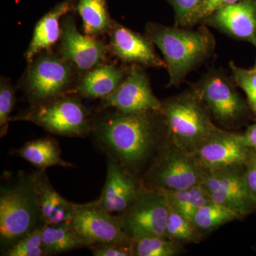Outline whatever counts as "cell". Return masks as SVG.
<instances>
[{
    "label": "cell",
    "mask_w": 256,
    "mask_h": 256,
    "mask_svg": "<svg viewBox=\"0 0 256 256\" xmlns=\"http://www.w3.org/2000/svg\"><path fill=\"white\" fill-rule=\"evenodd\" d=\"M42 242L48 256L58 255L86 248L70 223L44 224L42 228Z\"/></svg>",
    "instance_id": "obj_23"
},
{
    "label": "cell",
    "mask_w": 256,
    "mask_h": 256,
    "mask_svg": "<svg viewBox=\"0 0 256 256\" xmlns=\"http://www.w3.org/2000/svg\"><path fill=\"white\" fill-rule=\"evenodd\" d=\"M76 11V0H64L56 5L36 23L33 36L24 57L28 64L42 52L52 50L60 41L62 36V18Z\"/></svg>",
    "instance_id": "obj_18"
},
{
    "label": "cell",
    "mask_w": 256,
    "mask_h": 256,
    "mask_svg": "<svg viewBox=\"0 0 256 256\" xmlns=\"http://www.w3.org/2000/svg\"><path fill=\"white\" fill-rule=\"evenodd\" d=\"M244 168L206 173L202 184L212 202L228 207L242 217L256 210L244 181Z\"/></svg>",
    "instance_id": "obj_15"
},
{
    "label": "cell",
    "mask_w": 256,
    "mask_h": 256,
    "mask_svg": "<svg viewBox=\"0 0 256 256\" xmlns=\"http://www.w3.org/2000/svg\"><path fill=\"white\" fill-rule=\"evenodd\" d=\"M109 52L122 63L152 68H166L164 60L156 54L148 36L132 31L114 21L108 34Z\"/></svg>",
    "instance_id": "obj_16"
},
{
    "label": "cell",
    "mask_w": 256,
    "mask_h": 256,
    "mask_svg": "<svg viewBox=\"0 0 256 256\" xmlns=\"http://www.w3.org/2000/svg\"><path fill=\"white\" fill-rule=\"evenodd\" d=\"M134 256H176L182 252V244L162 236L132 239Z\"/></svg>",
    "instance_id": "obj_26"
},
{
    "label": "cell",
    "mask_w": 256,
    "mask_h": 256,
    "mask_svg": "<svg viewBox=\"0 0 256 256\" xmlns=\"http://www.w3.org/2000/svg\"><path fill=\"white\" fill-rule=\"evenodd\" d=\"M70 224L87 248L132 242L124 232L122 216L111 214L96 202L74 204Z\"/></svg>",
    "instance_id": "obj_8"
},
{
    "label": "cell",
    "mask_w": 256,
    "mask_h": 256,
    "mask_svg": "<svg viewBox=\"0 0 256 256\" xmlns=\"http://www.w3.org/2000/svg\"><path fill=\"white\" fill-rule=\"evenodd\" d=\"M244 178L248 192L256 210V152L252 150L244 165Z\"/></svg>",
    "instance_id": "obj_34"
},
{
    "label": "cell",
    "mask_w": 256,
    "mask_h": 256,
    "mask_svg": "<svg viewBox=\"0 0 256 256\" xmlns=\"http://www.w3.org/2000/svg\"><path fill=\"white\" fill-rule=\"evenodd\" d=\"M94 256H134L132 242L129 244H109L89 248Z\"/></svg>",
    "instance_id": "obj_33"
},
{
    "label": "cell",
    "mask_w": 256,
    "mask_h": 256,
    "mask_svg": "<svg viewBox=\"0 0 256 256\" xmlns=\"http://www.w3.org/2000/svg\"><path fill=\"white\" fill-rule=\"evenodd\" d=\"M202 235L190 218L170 207L166 226V238L180 244L201 242Z\"/></svg>",
    "instance_id": "obj_27"
},
{
    "label": "cell",
    "mask_w": 256,
    "mask_h": 256,
    "mask_svg": "<svg viewBox=\"0 0 256 256\" xmlns=\"http://www.w3.org/2000/svg\"><path fill=\"white\" fill-rule=\"evenodd\" d=\"M76 11L82 18L86 34H108L112 28L114 20L111 18L106 0H76Z\"/></svg>",
    "instance_id": "obj_22"
},
{
    "label": "cell",
    "mask_w": 256,
    "mask_h": 256,
    "mask_svg": "<svg viewBox=\"0 0 256 256\" xmlns=\"http://www.w3.org/2000/svg\"><path fill=\"white\" fill-rule=\"evenodd\" d=\"M160 112L169 142L188 154L220 130L195 88L165 100Z\"/></svg>",
    "instance_id": "obj_3"
},
{
    "label": "cell",
    "mask_w": 256,
    "mask_h": 256,
    "mask_svg": "<svg viewBox=\"0 0 256 256\" xmlns=\"http://www.w3.org/2000/svg\"><path fill=\"white\" fill-rule=\"evenodd\" d=\"M146 186L137 176L114 160L108 158L106 182L96 203L111 214L122 215Z\"/></svg>",
    "instance_id": "obj_14"
},
{
    "label": "cell",
    "mask_w": 256,
    "mask_h": 256,
    "mask_svg": "<svg viewBox=\"0 0 256 256\" xmlns=\"http://www.w3.org/2000/svg\"><path fill=\"white\" fill-rule=\"evenodd\" d=\"M205 22L256 46V0H242L225 6Z\"/></svg>",
    "instance_id": "obj_17"
},
{
    "label": "cell",
    "mask_w": 256,
    "mask_h": 256,
    "mask_svg": "<svg viewBox=\"0 0 256 256\" xmlns=\"http://www.w3.org/2000/svg\"><path fill=\"white\" fill-rule=\"evenodd\" d=\"M234 82L245 92L248 102L256 117V68L245 69L229 64Z\"/></svg>",
    "instance_id": "obj_30"
},
{
    "label": "cell",
    "mask_w": 256,
    "mask_h": 256,
    "mask_svg": "<svg viewBox=\"0 0 256 256\" xmlns=\"http://www.w3.org/2000/svg\"><path fill=\"white\" fill-rule=\"evenodd\" d=\"M242 218L238 212L210 201L197 210L192 220L198 232L204 236L226 224Z\"/></svg>",
    "instance_id": "obj_24"
},
{
    "label": "cell",
    "mask_w": 256,
    "mask_h": 256,
    "mask_svg": "<svg viewBox=\"0 0 256 256\" xmlns=\"http://www.w3.org/2000/svg\"><path fill=\"white\" fill-rule=\"evenodd\" d=\"M44 225L32 174H20L0 190L2 254L20 239Z\"/></svg>",
    "instance_id": "obj_4"
},
{
    "label": "cell",
    "mask_w": 256,
    "mask_h": 256,
    "mask_svg": "<svg viewBox=\"0 0 256 256\" xmlns=\"http://www.w3.org/2000/svg\"><path fill=\"white\" fill-rule=\"evenodd\" d=\"M80 76L68 60L48 50L28 64L20 84L30 105L36 106L72 94Z\"/></svg>",
    "instance_id": "obj_5"
},
{
    "label": "cell",
    "mask_w": 256,
    "mask_h": 256,
    "mask_svg": "<svg viewBox=\"0 0 256 256\" xmlns=\"http://www.w3.org/2000/svg\"><path fill=\"white\" fill-rule=\"evenodd\" d=\"M15 152L34 166L37 170H45L54 166L63 168L73 166L62 159L60 144L50 136L28 141L16 150Z\"/></svg>",
    "instance_id": "obj_21"
},
{
    "label": "cell",
    "mask_w": 256,
    "mask_h": 256,
    "mask_svg": "<svg viewBox=\"0 0 256 256\" xmlns=\"http://www.w3.org/2000/svg\"><path fill=\"white\" fill-rule=\"evenodd\" d=\"M62 36L58 54L72 64L79 74L106 63L108 45L98 36L84 35L78 31L72 15L62 18Z\"/></svg>",
    "instance_id": "obj_10"
},
{
    "label": "cell",
    "mask_w": 256,
    "mask_h": 256,
    "mask_svg": "<svg viewBox=\"0 0 256 256\" xmlns=\"http://www.w3.org/2000/svg\"><path fill=\"white\" fill-rule=\"evenodd\" d=\"M78 94H68L36 106L15 116L10 122L26 121L36 124L55 136L86 138L92 134V116Z\"/></svg>",
    "instance_id": "obj_6"
},
{
    "label": "cell",
    "mask_w": 256,
    "mask_h": 256,
    "mask_svg": "<svg viewBox=\"0 0 256 256\" xmlns=\"http://www.w3.org/2000/svg\"><path fill=\"white\" fill-rule=\"evenodd\" d=\"M42 227L25 236L5 250L4 256H48L42 242Z\"/></svg>",
    "instance_id": "obj_28"
},
{
    "label": "cell",
    "mask_w": 256,
    "mask_h": 256,
    "mask_svg": "<svg viewBox=\"0 0 256 256\" xmlns=\"http://www.w3.org/2000/svg\"><path fill=\"white\" fill-rule=\"evenodd\" d=\"M162 106V102L154 96L146 72L140 66L132 64L124 82L114 94L101 100L97 111L112 108L124 114L160 112Z\"/></svg>",
    "instance_id": "obj_11"
},
{
    "label": "cell",
    "mask_w": 256,
    "mask_h": 256,
    "mask_svg": "<svg viewBox=\"0 0 256 256\" xmlns=\"http://www.w3.org/2000/svg\"><path fill=\"white\" fill-rule=\"evenodd\" d=\"M92 116V134L97 146L134 175L158 148L164 124L160 112L124 114L112 108Z\"/></svg>",
    "instance_id": "obj_1"
},
{
    "label": "cell",
    "mask_w": 256,
    "mask_h": 256,
    "mask_svg": "<svg viewBox=\"0 0 256 256\" xmlns=\"http://www.w3.org/2000/svg\"><path fill=\"white\" fill-rule=\"evenodd\" d=\"M146 35L161 50L169 74V86H178L191 70L210 56L215 46L205 26L196 30L150 22Z\"/></svg>",
    "instance_id": "obj_2"
},
{
    "label": "cell",
    "mask_w": 256,
    "mask_h": 256,
    "mask_svg": "<svg viewBox=\"0 0 256 256\" xmlns=\"http://www.w3.org/2000/svg\"><path fill=\"white\" fill-rule=\"evenodd\" d=\"M240 1L242 0H202L200 6L190 18L188 26L205 22L218 10Z\"/></svg>",
    "instance_id": "obj_31"
},
{
    "label": "cell",
    "mask_w": 256,
    "mask_h": 256,
    "mask_svg": "<svg viewBox=\"0 0 256 256\" xmlns=\"http://www.w3.org/2000/svg\"><path fill=\"white\" fill-rule=\"evenodd\" d=\"M206 175L192 154L169 142L153 160L143 184L148 188L181 191L202 184Z\"/></svg>",
    "instance_id": "obj_7"
},
{
    "label": "cell",
    "mask_w": 256,
    "mask_h": 256,
    "mask_svg": "<svg viewBox=\"0 0 256 256\" xmlns=\"http://www.w3.org/2000/svg\"><path fill=\"white\" fill-rule=\"evenodd\" d=\"M195 88L210 114L222 124H234L246 110L233 82L220 72H210Z\"/></svg>",
    "instance_id": "obj_13"
},
{
    "label": "cell",
    "mask_w": 256,
    "mask_h": 256,
    "mask_svg": "<svg viewBox=\"0 0 256 256\" xmlns=\"http://www.w3.org/2000/svg\"><path fill=\"white\" fill-rule=\"evenodd\" d=\"M130 67L105 63L80 75L72 94L89 99H104L114 94L126 78Z\"/></svg>",
    "instance_id": "obj_19"
},
{
    "label": "cell",
    "mask_w": 256,
    "mask_h": 256,
    "mask_svg": "<svg viewBox=\"0 0 256 256\" xmlns=\"http://www.w3.org/2000/svg\"><path fill=\"white\" fill-rule=\"evenodd\" d=\"M44 224L70 223L74 203L67 201L50 184L45 170L32 173Z\"/></svg>",
    "instance_id": "obj_20"
},
{
    "label": "cell",
    "mask_w": 256,
    "mask_h": 256,
    "mask_svg": "<svg viewBox=\"0 0 256 256\" xmlns=\"http://www.w3.org/2000/svg\"><path fill=\"white\" fill-rule=\"evenodd\" d=\"M170 207L162 192L144 188L137 201L122 216L124 232L131 239L144 236L166 238Z\"/></svg>",
    "instance_id": "obj_9"
},
{
    "label": "cell",
    "mask_w": 256,
    "mask_h": 256,
    "mask_svg": "<svg viewBox=\"0 0 256 256\" xmlns=\"http://www.w3.org/2000/svg\"><path fill=\"white\" fill-rule=\"evenodd\" d=\"M16 102L15 88L6 77L0 79V137L8 133L10 119Z\"/></svg>",
    "instance_id": "obj_29"
},
{
    "label": "cell",
    "mask_w": 256,
    "mask_h": 256,
    "mask_svg": "<svg viewBox=\"0 0 256 256\" xmlns=\"http://www.w3.org/2000/svg\"><path fill=\"white\" fill-rule=\"evenodd\" d=\"M172 208L192 220L197 210L212 201L210 194L202 184L181 191H164Z\"/></svg>",
    "instance_id": "obj_25"
},
{
    "label": "cell",
    "mask_w": 256,
    "mask_h": 256,
    "mask_svg": "<svg viewBox=\"0 0 256 256\" xmlns=\"http://www.w3.org/2000/svg\"><path fill=\"white\" fill-rule=\"evenodd\" d=\"M174 12L175 26H188L202 0H168Z\"/></svg>",
    "instance_id": "obj_32"
},
{
    "label": "cell",
    "mask_w": 256,
    "mask_h": 256,
    "mask_svg": "<svg viewBox=\"0 0 256 256\" xmlns=\"http://www.w3.org/2000/svg\"><path fill=\"white\" fill-rule=\"evenodd\" d=\"M254 68H256V62L255 66H254Z\"/></svg>",
    "instance_id": "obj_36"
},
{
    "label": "cell",
    "mask_w": 256,
    "mask_h": 256,
    "mask_svg": "<svg viewBox=\"0 0 256 256\" xmlns=\"http://www.w3.org/2000/svg\"><path fill=\"white\" fill-rule=\"evenodd\" d=\"M242 138L246 146L256 152V122L247 128L246 130L242 133Z\"/></svg>",
    "instance_id": "obj_35"
},
{
    "label": "cell",
    "mask_w": 256,
    "mask_h": 256,
    "mask_svg": "<svg viewBox=\"0 0 256 256\" xmlns=\"http://www.w3.org/2000/svg\"><path fill=\"white\" fill-rule=\"evenodd\" d=\"M242 140V134L220 129L192 154L206 173L242 168L252 153Z\"/></svg>",
    "instance_id": "obj_12"
}]
</instances>
